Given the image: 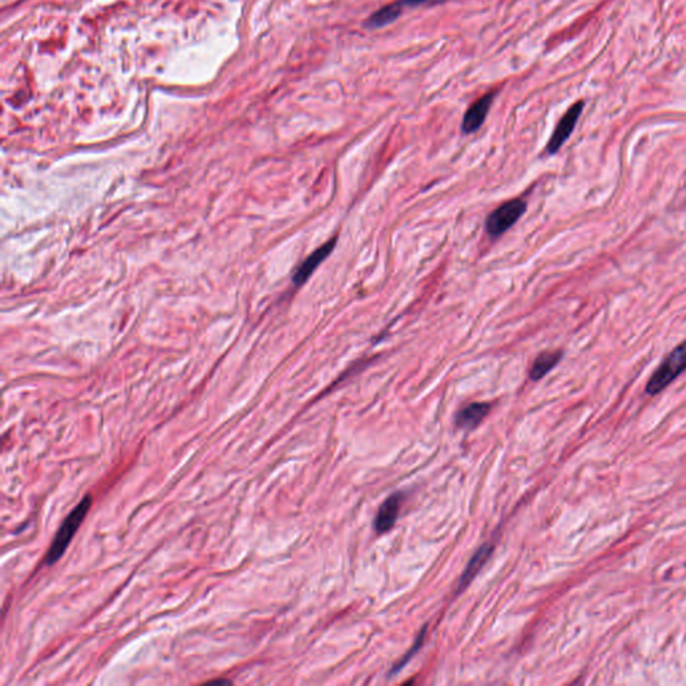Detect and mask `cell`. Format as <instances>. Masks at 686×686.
I'll list each match as a JSON object with an SVG mask.
<instances>
[{
    "instance_id": "cell-1",
    "label": "cell",
    "mask_w": 686,
    "mask_h": 686,
    "mask_svg": "<svg viewBox=\"0 0 686 686\" xmlns=\"http://www.w3.org/2000/svg\"><path fill=\"white\" fill-rule=\"evenodd\" d=\"M91 504H93L91 494H86L85 497L78 503V506L67 514L48 548V553L46 554V564H54L62 557L67 546L73 540V536L75 535L80 526L85 520L86 514L91 508Z\"/></svg>"
},
{
    "instance_id": "cell-2",
    "label": "cell",
    "mask_w": 686,
    "mask_h": 686,
    "mask_svg": "<svg viewBox=\"0 0 686 686\" xmlns=\"http://www.w3.org/2000/svg\"><path fill=\"white\" fill-rule=\"evenodd\" d=\"M686 370V340L676 346L666 357L657 370L651 374L646 385V393L656 396L678 378Z\"/></svg>"
},
{
    "instance_id": "cell-3",
    "label": "cell",
    "mask_w": 686,
    "mask_h": 686,
    "mask_svg": "<svg viewBox=\"0 0 686 686\" xmlns=\"http://www.w3.org/2000/svg\"><path fill=\"white\" fill-rule=\"evenodd\" d=\"M527 212V203L516 197L499 205L485 220V231L491 237L504 235Z\"/></svg>"
},
{
    "instance_id": "cell-4",
    "label": "cell",
    "mask_w": 686,
    "mask_h": 686,
    "mask_svg": "<svg viewBox=\"0 0 686 686\" xmlns=\"http://www.w3.org/2000/svg\"><path fill=\"white\" fill-rule=\"evenodd\" d=\"M583 106H584L583 101L575 102L560 118V121L557 122V128L554 130V133H553V136L547 144V148H546L548 154L553 156V154L557 153L560 148L564 145V142L570 138V136L573 134L574 129L577 127L579 117L583 111Z\"/></svg>"
},
{
    "instance_id": "cell-5",
    "label": "cell",
    "mask_w": 686,
    "mask_h": 686,
    "mask_svg": "<svg viewBox=\"0 0 686 686\" xmlns=\"http://www.w3.org/2000/svg\"><path fill=\"white\" fill-rule=\"evenodd\" d=\"M337 240H338V237L334 236L333 239H330L328 241L322 244L319 248H317L311 255H308L302 261V264L295 270L294 277H293V281L297 287L303 286L308 279L311 278L314 271L321 266L327 257L331 255V252L334 251V248L337 245Z\"/></svg>"
},
{
    "instance_id": "cell-6",
    "label": "cell",
    "mask_w": 686,
    "mask_h": 686,
    "mask_svg": "<svg viewBox=\"0 0 686 686\" xmlns=\"http://www.w3.org/2000/svg\"><path fill=\"white\" fill-rule=\"evenodd\" d=\"M428 0H397L396 3L386 4L384 7H381L380 10H377L374 14H371L364 21V27L366 28H370V30L382 28V27H385L387 24L397 21L401 17V14L404 12V10L407 7H417V6L424 4Z\"/></svg>"
},
{
    "instance_id": "cell-7",
    "label": "cell",
    "mask_w": 686,
    "mask_h": 686,
    "mask_svg": "<svg viewBox=\"0 0 686 686\" xmlns=\"http://www.w3.org/2000/svg\"><path fill=\"white\" fill-rule=\"evenodd\" d=\"M494 95H496V91L487 93L485 95H483L480 100H477L465 111L463 122H461V131L464 134H472L483 127V124L485 122V118L488 115V111L492 106Z\"/></svg>"
},
{
    "instance_id": "cell-8",
    "label": "cell",
    "mask_w": 686,
    "mask_h": 686,
    "mask_svg": "<svg viewBox=\"0 0 686 686\" xmlns=\"http://www.w3.org/2000/svg\"><path fill=\"white\" fill-rule=\"evenodd\" d=\"M402 499H404L402 493H393L381 504L374 521V528L378 534H385L393 528L400 514Z\"/></svg>"
},
{
    "instance_id": "cell-9",
    "label": "cell",
    "mask_w": 686,
    "mask_h": 686,
    "mask_svg": "<svg viewBox=\"0 0 686 686\" xmlns=\"http://www.w3.org/2000/svg\"><path fill=\"white\" fill-rule=\"evenodd\" d=\"M491 410L488 402H472L456 414V425L461 429L477 428Z\"/></svg>"
},
{
    "instance_id": "cell-10",
    "label": "cell",
    "mask_w": 686,
    "mask_h": 686,
    "mask_svg": "<svg viewBox=\"0 0 686 686\" xmlns=\"http://www.w3.org/2000/svg\"><path fill=\"white\" fill-rule=\"evenodd\" d=\"M563 354L564 353L562 350H546L540 353L530 369V378L532 381H540L544 378L560 362Z\"/></svg>"
},
{
    "instance_id": "cell-11",
    "label": "cell",
    "mask_w": 686,
    "mask_h": 686,
    "mask_svg": "<svg viewBox=\"0 0 686 686\" xmlns=\"http://www.w3.org/2000/svg\"><path fill=\"white\" fill-rule=\"evenodd\" d=\"M493 547L490 546V544H484L481 546L476 554L472 557L464 574L461 575V580H460V584H458V590L461 591L464 587H467L472 580L474 579V577L479 574V571L483 568V566L485 564V562L490 559L491 554H492Z\"/></svg>"
},
{
    "instance_id": "cell-12",
    "label": "cell",
    "mask_w": 686,
    "mask_h": 686,
    "mask_svg": "<svg viewBox=\"0 0 686 686\" xmlns=\"http://www.w3.org/2000/svg\"><path fill=\"white\" fill-rule=\"evenodd\" d=\"M425 636H427V626L423 629V631H421V633H420V636L417 637L416 642H414V645L411 646V649L407 651V656H405V657H404L400 662H397L396 666L393 667V670L390 671V674H396L397 671H400V670H401V669H402V667H404V666H405V665L410 661V658H411V657H413V656H414V654H416V653L421 649V646H423V643H424V638H425Z\"/></svg>"
}]
</instances>
